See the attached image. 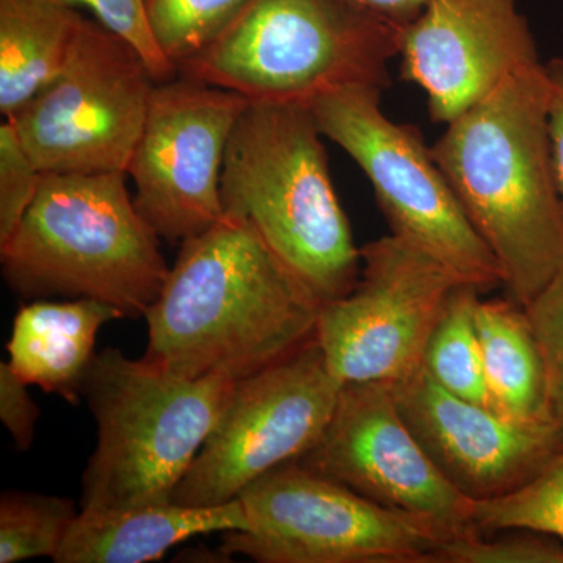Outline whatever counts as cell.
I'll use <instances>...</instances> for the list:
<instances>
[{"mask_svg": "<svg viewBox=\"0 0 563 563\" xmlns=\"http://www.w3.org/2000/svg\"><path fill=\"white\" fill-rule=\"evenodd\" d=\"M180 244L143 314L147 358L188 377L242 380L313 342L320 303L246 221L224 217Z\"/></svg>", "mask_w": 563, "mask_h": 563, "instance_id": "6da1fadb", "label": "cell"}, {"mask_svg": "<svg viewBox=\"0 0 563 563\" xmlns=\"http://www.w3.org/2000/svg\"><path fill=\"white\" fill-rule=\"evenodd\" d=\"M431 151L495 255L507 298L529 306L563 266L544 65L507 77L448 122Z\"/></svg>", "mask_w": 563, "mask_h": 563, "instance_id": "7a4b0ae2", "label": "cell"}, {"mask_svg": "<svg viewBox=\"0 0 563 563\" xmlns=\"http://www.w3.org/2000/svg\"><path fill=\"white\" fill-rule=\"evenodd\" d=\"M322 140L303 103L250 102L221 174L224 217L246 221L320 306L350 295L362 273Z\"/></svg>", "mask_w": 563, "mask_h": 563, "instance_id": "3957f363", "label": "cell"}, {"mask_svg": "<svg viewBox=\"0 0 563 563\" xmlns=\"http://www.w3.org/2000/svg\"><path fill=\"white\" fill-rule=\"evenodd\" d=\"M125 177L44 174L31 209L0 246L11 288L27 298L98 299L125 317H143L161 295L169 266Z\"/></svg>", "mask_w": 563, "mask_h": 563, "instance_id": "277c9868", "label": "cell"}, {"mask_svg": "<svg viewBox=\"0 0 563 563\" xmlns=\"http://www.w3.org/2000/svg\"><path fill=\"white\" fill-rule=\"evenodd\" d=\"M235 384L184 376L114 347L96 354L80 387L98 428L80 509L172 503Z\"/></svg>", "mask_w": 563, "mask_h": 563, "instance_id": "5b68a950", "label": "cell"}, {"mask_svg": "<svg viewBox=\"0 0 563 563\" xmlns=\"http://www.w3.org/2000/svg\"><path fill=\"white\" fill-rule=\"evenodd\" d=\"M401 31L350 0H252L177 74L250 102L303 103L347 85L384 88Z\"/></svg>", "mask_w": 563, "mask_h": 563, "instance_id": "8992f818", "label": "cell"}, {"mask_svg": "<svg viewBox=\"0 0 563 563\" xmlns=\"http://www.w3.org/2000/svg\"><path fill=\"white\" fill-rule=\"evenodd\" d=\"M383 88L347 85L309 103L318 131L342 147L368 177L393 235L431 255L481 291L503 285L495 255L463 210L412 125L393 122L380 107Z\"/></svg>", "mask_w": 563, "mask_h": 563, "instance_id": "52a82bcc", "label": "cell"}, {"mask_svg": "<svg viewBox=\"0 0 563 563\" xmlns=\"http://www.w3.org/2000/svg\"><path fill=\"white\" fill-rule=\"evenodd\" d=\"M250 528L222 533L221 554L261 563H435L451 540L435 526L285 463L239 496Z\"/></svg>", "mask_w": 563, "mask_h": 563, "instance_id": "ba28073f", "label": "cell"}, {"mask_svg": "<svg viewBox=\"0 0 563 563\" xmlns=\"http://www.w3.org/2000/svg\"><path fill=\"white\" fill-rule=\"evenodd\" d=\"M157 81L131 43L85 18L62 73L7 120L44 174L125 173Z\"/></svg>", "mask_w": 563, "mask_h": 563, "instance_id": "9c48e42d", "label": "cell"}, {"mask_svg": "<svg viewBox=\"0 0 563 563\" xmlns=\"http://www.w3.org/2000/svg\"><path fill=\"white\" fill-rule=\"evenodd\" d=\"M343 385L317 340L236 380L231 399L173 496L184 506H221L266 473L298 461L321 439Z\"/></svg>", "mask_w": 563, "mask_h": 563, "instance_id": "30bf717a", "label": "cell"}, {"mask_svg": "<svg viewBox=\"0 0 563 563\" xmlns=\"http://www.w3.org/2000/svg\"><path fill=\"white\" fill-rule=\"evenodd\" d=\"M361 255V279L350 295L322 303L314 340L340 384L396 383L420 368L463 282L393 233L366 243Z\"/></svg>", "mask_w": 563, "mask_h": 563, "instance_id": "8fae6325", "label": "cell"}, {"mask_svg": "<svg viewBox=\"0 0 563 563\" xmlns=\"http://www.w3.org/2000/svg\"><path fill=\"white\" fill-rule=\"evenodd\" d=\"M247 106L236 92L180 74L155 84L125 174L136 209L162 240L184 243L224 218L222 166Z\"/></svg>", "mask_w": 563, "mask_h": 563, "instance_id": "7c38bea8", "label": "cell"}, {"mask_svg": "<svg viewBox=\"0 0 563 563\" xmlns=\"http://www.w3.org/2000/svg\"><path fill=\"white\" fill-rule=\"evenodd\" d=\"M298 462L442 529L451 540L479 533L473 525L474 499L426 453L396 406L391 383L344 384L328 428Z\"/></svg>", "mask_w": 563, "mask_h": 563, "instance_id": "4fadbf2b", "label": "cell"}, {"mask_svg": "<svg viewBox=\"0 0 563 563\" xmlns=\"http://www.w3.org/2000/svg\"><path fill=\"white\" fill-rule=\"evenodd\" d=\"M399 57L402 79L426 92L442 124L540 63L517 0H428L401 31Z\"/></svg>", "mask_w": 563, "mask_h": 563, "instance_id": "5bb4252c", "label": "cell"}, {"mask_svg": "<svg viewBox=\"0 0 563 563\" xmlns=\"http://www.w3.org/2000/svg\"><path fill=\"white\" fill-rule=\"evenodd\" d=\"M396 406L437 468L463 495L498 498L562 446L559 422H525L444 390L424 369L391 383Z\"/></svg>", "mask_w": 563, "mask_h": 563, "instance_id": "9a60e30c", "label": "cell"}, {"mask_svg": "<svg viewBox=\"0 0 563 563\" xmlns=\"http://www.w3.org/2000/svg\"><path fill=\"white\" fill-rule=\"evenodd\" d=\"M240 499L221 506L141 504L80 510L55 563H146L196 536L247 531Z\"/></svg>", "mask_w": 563, "mask_h": 563, "instance_id": "2e32d148", "label": "cell"}, {"mask_svg": "<svg viewBox=\"0 0 563 563\" xmlns=\"http://www.w3.org/2000/svg\"><path fill=\"white\" fill-rule=\"evenodd\" d=\"M124 317L117 307L91 298L22 306L7 344L9 365L25 384L74 402L95 358L99 331Z\"/></svg>", "mask_w": 563, "mask_h": 563, "instance_id": "e0dca14e", "label": "cell"}, {"mask_svg": "<svg viewBox=\"0 0 563 563\" xmlns=\"http://www.w3.org/2000/svg\"><path fill=\"white\" fill-rule=\"evenodd\" d=\"M476 328L492 409L512 420L558 422L542 350L525 307L510 298H479Z\"/></svg>", "mask_w": 563, "mask_h": 563, "instance_id": "ac0fdd59", "label": "cell"}, {"mask_svg": "<svg viewBox=\"0 0 563 563\" xmlns=\"http://www.w3.org/2000/svg\"><path fill=\"white\" fill-rule=\"evenodd\" d=\"M85 16L54 0H0V113L10 117L68 62Z\"/></svg>", "mask_w": 563, "mask_h": 563, "instance_id": "d6986e66", "label": "cell"}, {"mask_svg": "<svg viewBox=\"0 0 563 563\" xmlns=\"http://www.w3.org/2000/svg\"><path fill=\"white\" fill-rule=\"evenodd\" d=\"M481 295L483 291L474 285L461 284L454 288L426 344L421 368L444 390L492 407L476 328V303Z\"/></svg>", "mask_w": 563, "mask_h": 563, "instance_id": "ffe728a7", "label": "cell"}, {"mask_svg": "<svg viewBox=\"0 0 563 563\" xmlns=\"http://www.w3.org/2000/svg\"><path fill=\"white\" fill-rule=\"evenodd\" d=\"M473 525L481 536L532 531L563 540V443L520 487L474 501Z\"/></svg>", "mask_w": 563, "mask_h": 563, "instance_id": "44dd1931", "label": "cell"}, {"mask_svg": "<svg viewBox=\"0 0 563 563\" xmlns=\"http://www.w3.org/2000/svg\"><path fill=\"white\" fill-rule=\"evenodd\" d=\"M68 498L31 492H5L0 498V563L49 558L54 561L76 523Z\"/></svg>", "mask_w": 563, "mask_h": 563, "instance_id": "7402d4cb", "label": "cell"}, {"mask_svg": "<svg viewBox=\"0 0 563 563\" xmlns=\"http://www.w3.org/2000/svg\"><path fill=\"white\" fill-rule=\"evenodd\" d=\"M252 0H144L152 35L174 66L198 54Z\"/></svg>", "mask_w": 563, "mask_h": 563, "instance_id": "603a6c76", "label": "cell"}, {"mask_svg": "<svg viewBox=\"0 0 563 563\" xmlns=\"http://www.w3.org/2000/svg\"><path fill=\"white\" fill-rule=\"evenodd\" d=\"M435 563H563V540L532 531L473 533L444 542Z\"/></svg>", "mask_w": 563, "mask_h": 563, "instance_id": "cb8c5ba5", "label": "cell"}, {"mask_svg": "<svg viewBox=\"0 0 563 563\" xmlns=\"http://www.w3.org/2000/svg\"><path fill=\"white\" fill-rule=\"evenodd\" d=\"M44 173L3 118L0 124V246L5 244L38 195Z\"/></svg>", "mask_w": 563, "mask_h": 563, "instance_id": "d4e9b609", "label": "cell"}, {"mask_svg": "<svg viewBox=\"0 0 563 563\" xmlns=\"http://www.w3.org/2000/svg\"><path fill=\"white\" fill-rule=\"evenodd\" d=\"M62 5L90 10L96 21L131 43L147 63L158 81L177 76L176 66L163 55L152 35L144 0H54Z\"/></svg>", "mask_w": 563, "mask_h": 563, "instance_id": "484cf974", "label": "cell"}, {"mask_svg": "<svg viewBox=\"0 0 563 563\" xmlns=\"http://www.w3.org/2000/svg\"><path fill=\"white\" fill-rule=\"evenodd\" d=\"M525 309L547 366L551 413L563 428V266Z\"/></svg>", "mask_w": 563, "mask_h": 563, "instance_id": "4316f807", "label": "cell"}, {"mask_svg": "<svg viewBox=\"0 0 563 563\" xmlns=\"http://www.w3.org/2000/svg\"><path fill=\"white\" fill-rule=\"evenodd\" d=\"M27 387L9 362L0 363V418L21 451L32 446L40 417L38 406L29 395Z\"/></svg>", "mask_w": 563, "mask_h": 563, "instance_id": "83f0119b", "label": "cell"}, {"mask_svg": "<svg viewBox=\"0 0 563 563\" xmlns=\"http://www.w3.org/2000/svg\"><path fill=\"white\" fill-rule=\"evenodd\" d=\"M548 76V128L555 184L563 206V60L554 58L544 65Z\"/></svg>", "mask_w": 563, "mask_h": 563, "instance_id": "f1b7e54d", "label": "cell"}, {"mask_svg": "<svg viewBox=\"0 0 563 563\" xmlns=\"http://www.w3.org/2000/svg\"><path fill=\"white\" fill-rule=\"evenodd\" d=\"M350 2L369 16L402 31L410 22L417 20L428 0H350Z\"/></svg>", "mask_w": 563, "mask_h": 563, "instance_id": "f546056e", "label": "cell"}]
</instances>
